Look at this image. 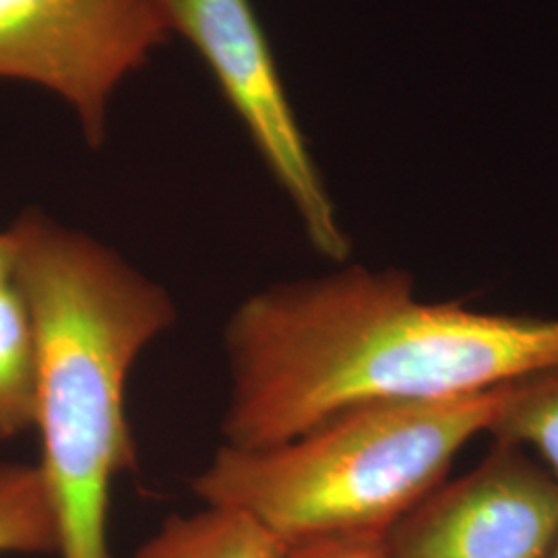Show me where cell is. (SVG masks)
Listing matches in <instances>:
<instances>
[{
	"mask_svg": "<svg viewBox=\"0 0 558 558\" xmlns=\"http://www.w3.org/2000/svg\"><path fill=\"white\" fill-rule=\"evenodd\" d=\"M223 345V445L267 447L356 405L478 393L557 366L558 317L428 302L403 269L341 263L242 300Z\"/></svg>",
	"mask_w": 558,
	"mask_h": 558,
	"instance_id": "1",
	"label": "cell"
},
{
	"mask_svg": "<svg viewBox=\"0 0 558 558\" xmlns=\"http://www.w3.org/2000/svg\"><path fill=\"white\" fill-rule=\"evenodd\" d=\"M38 329L34 426L60 558H112L114 482L137 465L126 387L166 333L170 294L114 248L40 209L9 226Z\"/></svg>",
	"mask_w": 558,
	"mask_h": 558,
	"instance_id": "2",
	"label": "cell"
},
{
	"mask_svg": "<svg viewBox=\"0 0 558 558\" xmlns=\"http://www.w3.org/2000/svg\"><path fill=\"white\" fill-rule=\"evenodd\" d=\"M502 389L366 403L276 445H223L191 486L205 505L239 511L281 544L383 536L488 433Z\"/></svg>",
	"mask_w": 558,
	"mask_h": 558,
	"instance_id": "3",
	"label": "cell"
},
{
	"mask_svg": "<svg viewBox=\"0 0 558 558\" xmlns=\"http://www.w3.org/2000/svg\"><path fill=\"white\" fill-rule=\"evenodd\" d=\"M174 36L193 46L239 117L320 257L345 263L350 236L311 154L251 0H160Z\"/></svg>",
	"mask_w": 558,
	"mask_h": 558,
	"instance_id": "4",
	"label": "cell"
},
{
	"mask_svg": "<svg viewBox=\"0 0 558 558\" xmlns=\"http://www.w3.org/2000/svg\"><path fill=\"white\" fill-rule=\"evenodd\" d=\"M172 36L160 0H0V81L57 96L100 147L122 83Z\"/></svg>",
	"mask_w": 558,
	"mask_h": 558,
	"instance_id": "5",
	"label": "cell"
},
{
	"mask_svg": "<svg viewBox=\"0 0 558 558\" xmlns=\"http://www.w3.org/2000/svg\"><path fill=\"white\" fill-rule=\"evenodd\" d=\"M558 536V480L536 456L497 442L383 534L385 558H546Z\"/></svg>",
	"mask_w": 558,
	"mask_h": 558,
	"instance_id": "6",
	"label": "cell"
},
{
	"mask_svg": "<svg viewBox=\"0 0 558 558\" xmlns=\"http://www.w3.org/2000/svg\"><path fill=\"white\" fill-rule=\"evenodd\" d=\"M38 379V329L21 281L17 240L0 230V440L34 426Z\"/></svg>",
	"mask_w": 558,
	"mask_h": 558,
	"instance_id": "7",
	"label": "cell"
},
{
	"mask_svg": "<svg viewBox=\"0 0 558 558\" xmlns=\"http://www.w3.org/2000/svg\"><path fill=\"white\" fill-rule=\"evenodd\" d=\"M281 546L253 519L205 505L197 513L166 519L135 558H279Z\"/></svg>",
	"mask_w": 558,
	"mask_h": 558,
	"instance_id": "8",
	"label": "cell"
},
{
	"mask_svg": "<svg viewBox=\"0 0 558 558\" xmlns=\"http://www.w3.org/2000/svg\"><path fill=\"white\" fill-rule=\"evenodd\" d=\"M488 435L530 451L558 480V364L505 385Z\"/></svg>",
	"mask_w": 558,
	"mask_h": 558,
	"instance_id": "9",
	"label": "cell"
},
{
	"mask_svg": "<svg viewBox=\"0 0 558 558\" xmlns=\"http://www.w3.org/2000/svg\"><path fill=\"white\" fill-rule=\"evenodd\" d=\"M0 555H57V523L34 463L0 461Z\"/></svg>",
	"mask_w": 558,
	"mask_h": 558,
	"instance_id": "10",
	"label": "cell"
},
{
	"mask_svg": "<svg viewBox=\"0 0 558 558\" xmlns=\"http://www.w3.org/2000/svg\"><path fill=\"white\" fill-rule=\"evenodd\" d=\"M279 558H385L383 536H329L283 544Z\"/></svg>",
	"mask_w": 558,
	"mask_h": 558,
	"instance_id": "11",
	"label": "cell"
},
{
	"mask_svg": "<svg viewBox=\"0 0 558 558\" xmlns=\"http://www.w3.org/2000/svg\"><path fill=\"white\" fill-rule=\"evenodd\" d=\"M546 558H558V536L555 539V544H553V548H550V553H548V557Z\"/></svg>",
	"mask_w": 558,
	"mask_h": 558,
	"instance_id": "12",
	"label": "cell"
}]
</instances>
